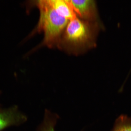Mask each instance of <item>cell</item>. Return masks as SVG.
<instances>
[{"label": "cell", "instance_id": "cell-1", "mask_svg": "<svg viewBox=\"0 0 131 131\" xmlns=\"http://www.w3.org/2000/svg\"><path fill=\"white\" fill-rule=\"evenodd\" d=\"M99 22H90L77 17L69 21L57 48L70 55L82 54L96 45Z\"/></svg>", "mask_w": 131, "mask_h": 131}, {"label": "cell", "instance_id": "cell-2", "mask_svg": "<svg viewBox=\"0 0 131 131\" xmlns=\"http://www.w3.org/2000/svg\"><path fill=\"white\" fill-rule=\"evenodd\" d=\"M36 4L40 12L37 30L44 33L43 41L37 48L46 46L57 48L60 38L69 22L56 12L50 4V0L36 1Z\"/></svg>", "mask_w": 131, "mask_h": 131}, {"label": "cell", "instance_id": "cell-3", "mask_svg": "<svg viewBox=\"0 0 131 131\" xmlns=\"http://www.w3.org/2000/svg\"><path fill=\"white\" fill-rule=\"evenodd\" d=\"M74 10L77 17L90 22H98L97 6L94 0H70Z\"/></svg>", "mask_w": 131, "mask_h": 131}, {"label": "cell", "instance_id": "cell-4", "mask_svg": "<svg viewBox=\"0 0 131 131\" xmlns=\"http://www.w3.org/2000/svg\"><path fill=\"white\" fill-rule=\"evenodd\" d=\"M27 116L19 111L17 106L0 110V131L8 127L17 126L27 121Z\"/></svg>", "mask_w": 131, "mask_h": 131}, {"label": "cell", "instance_id": "cell-5", "mask_svg": "<svg viewBox=\"0 0 131 131\" xmlns=\"http://www.w3.org/2000/svg\"><path fill=\"white\" fill-rule=\"evenodd\" d=\"M50 2L57 14L69 21L78 17L70 0H50Z\"/></svg>", "mask_w": 131, "mask_h": 131}, {"label": "cell", "instance_id": "cell-6", "mask_svg": "<svg viewBox=\"0 0 131 131\" xmlns=\"http://www.w3.org/2000/svg\"><path fill=\"white\" fill-rule=\"evenodd\" d=\"M60 116L56 113L46 109L43 121L38 128L37 131H55V127Z\"/></svg>", "mask_w": 131, "mask_h": 131}, {"label": "cell", "instance_id": "cell-7", "mask_svg": "<svg viewBox=\"0 0 131 131\" xmlns=\"http://www.w3.org/2000/svg\"><path fill=\"white\" fill-rule=\"evenodd\" d=\"M112 131H131V117L122 115L116 119Z\"/></svg>", "mask_w": 131, "mask_h": 131}, {"label": "cell", "instance_id": "cell-8", "mask_svg": "<svg viewBox=\"0 0 131 131\" xmlns=\"http://www.w3.org/2000/svg\"><path fill=\"white\" fill-rule=\"evenodd\" d=\"M1 92H0V94H1ZM1 109H2L1 108V106H0V110H1Z\"/></svg>", "mask_w": 131, "mask_h": 131}]
</instances>
